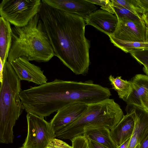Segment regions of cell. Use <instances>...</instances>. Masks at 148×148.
Segmentation results:
<instances>
[{
	"mask_svg": "<svg viewBox=\"0 0 148 148\" xmlns=\"http://www.w3.org/2000/svg\"><path fill=\"white\" fill-rule=\"evenodd\" d=\"M38 13L55 56L76 75H86L90 64V41L85 36V19L42 1Z\"/></svg>",
	"mask_w": 148,
	"mask_h": 148,
	"instance_id": "obj_1",
	"label": "cell"
},
{
	"mask_svg": "<svg viewBox=\"0 0 148 148\" xmlns=\"http://www.w3.org/2000/svg\"><path fill=\"white\" fill-rule=\"evenodd\" d=\"M55 56L53 48L39 13L27 24L12 27V40L7 61L21 57L29 61L47 62Z\"/></svg>",
	"mask_w": 148,
	"mask_h": 148,
	"instance_id": "obj_2",
	"label": "cell"
},
{
	"mask_svg": "<svg viewBox=\"0 0 148 148\" xmlns=\"http://www.w3.org/2000/svg\"><path fill=\"white\" fill-rule=\"evenodd\" d=\"M123 115L119 105L114 99H108L88 105L86 111L80 118L56 131L55 134L59 138L71 140L95 129L106 127L110 130Z\"/></svg>",
	"mask_w": 148,
	"mask_h": 148,
	"instance_id": "obj_3",
	"label": "cell"
},
{
	"mask_svg": "<svg viewBox=\"0 0 148 148\" xmlns=\"http://www.w3.org/2000/svg\"><path fill=\"white\" fill-rule=\"evenodd\" d=\"M21 80L10 63L4 64L0 88V142L12 143L13 127L24 109L20 97Z\"/></svg>",
	"mask_w": 148,
	"mask_h": 148,
	"instance_id": "obj_4",
	"label": "cell"
},
{
	"mask_svg": "<svg viewBox=\"0 0 148 148\" xmlns=\"http://www.w3.org/2000/svg\"><path fill=\"white\" fill-rule=\"evenodd\" d=\"M41 4L40 0H3L0 15L14 26L23 27L38 13Z\"/></svg>",
	"mask_w": 148,
	"mask_h": 148,
	"instance_id": "obj_5",
	"label": "cell"
},
{
	"mask_svg": "<svg viewBox=\"0 0 148 148\" xmlns=\"http://www.w3.org/2000/svg\"><path fill=\"white\" fill-rule=\"evenodd\" d=\"M27 134L23 145L24 148H46L56 137L50 123L44 118L28 113Z\"/></svg>",
	"mask_w": 148,
	"mask_h": 148,
	"instance_id": "obj_6",
	"label": "cell"
},
{
	"mask_svg": "<svg viewBox=\"0 0 148 148\" xmlns=\"http://www.w3.org/2000/svg\"><path fill=\"white\" fill-rule=\"evenodd\" d=\"M117 18L118 22L116 30L111 35L121 40L147 43L146 25L144 20Z\"/></svg>",
	"mask_w": 148,
	"mask_h": 148,
	"instance_id": "obj_7",
	"label": "cell"
},
{
	"mask_svg": "<svg viewBox=\"0 0 148 148\" xmlns=\"http://www.w3.org/2000/svg\"><path fill=\"white\" fill-rule=\"evenodd\" d=\"M21 80L27 81L40 85L47 82V79L39 66L31 63L25 57H20L10 63Z\"/></svg>",
	"mask_w": 148,
	"mask_h": 148,
	"instance_id": "obj_8",
	"label": "cell"
},
{
	"mask_svg": "<svg viewBox=\"0 0 148 148\" xmlns=\"http://www.w3.org/2000/svg\"><path fill=\"white\" fill-rule=\"evenodd\" d=\"M88 106L81 102H75L58 111L50 122L55 132L80 118L86 111Z\"/></svg>",
	"mask_w": 148,
	"mask_h": 148,
	"instance_id": "obj_9",
	"label": "cell"
},
{
	"mask_svg": "<svg viewBox=\"0 0 148 148\" xmlns=\"http://www.w3.org/2000/svg\"><path fill=\"white\" fill-rule=\"evenodd\" d=\"M51 7L69 13L77 14L85 19L97 10V7L87 0H42Z\"/></svg>",
	"mask_w": 148,
	"mask_h": 148,
	"instance_id": "obj_10",
	"label": "cell"
},
{
	"mask_svg": "<svg viewBox=\"0 0 148 148\" xmlns=\"http://www.w3.org/2000/svg\"><path fill=\"white\" fill-rule=\"evenodd\" d=\"M125 111L126 114L110 130L111 136L117 147L131 137L134 127L135 115L133 105L127 104Z\"/></svg>",
	"mask_w": 148,
	"mask_h": 148,
	"instance_id": "obj_11",
	"label": "cell"
},
{
	"mask_svg": "<svg viewBox=\"0 0 148 148\" xmlns=\"http://www.w3.org/2000/svg\"><path fill=\"white\" fill-rule=\"evenodd\" d=\"M85 20L86 25H92L108 36L114 34L118 22L115 15L101 9L92 12Z\"/></svg>",
	"mask_w": 148,
	"mask_h": 148,
	"instance_id": "obj_12",
	"label": "cell"
},
{
	"mask_svg": "<svg viewBox=\"0 0 148 148\" xmlns=\"http://www.w3.org/2000/svg\"><path fill=\"white\" fill-rule=\"evenodd\" d=\"M131 90L123 100L127 104L145 109L148 92V76L142 74L135 75L130 81Z\"/></svg>",
	"mask_w": 148,
	"mask_h": 148,
	"instance_id": "obj_13",
	"label": "cell"
},
{
	"mask_svg": "<svg viewBox=\"0 0 148 148\" xmlns=\"http://www.w3.org/2000/svg\"><path fill=\"white\" fill-rule=\"evenodd\" d=\"M133 106L135 112V123L128 148H135L148 135V110L142 107Z\"/></svg>",
	"mask_w": 148,
	"mask_h": 148,
	"instance_id": "obj_14",
	"label": "cell"
},
{
	"mask_svg": "<svg viewBox=\"0 0 148 148\" xmlns=\"http://www.w3.org/2000/svg\"><path fill=\"white\" fill-rule=\"evenodd\" d=\"M10 23L0 17V58L4 64L7 61L12 40V27Z\"/></svg>",
	"mask_w": 148,
	"mask_h": 148,
	"instance_id": "obj_15",
	"label": "cell"
},
{
	"mask_svg": "<svg viewBox=\"0 0 148 148\" xmlns=\"http://www.w3.org/2000/svg\"><path fill=\"white\" fill-rule=\"evenodd\" d=\"M88 140L93 141L108 148H116L110 135V130L106 127L90 130L84 133Z\"/></svg>",
	"mask_w": 148,
	"mask_h": 148,
	"instance_id": "obj_16",
	"label": "cell"
},
{
	"mask_svg": "<svg viewBox=\"0 0 148 148\" xmlns=\"http://www.w3.org/2000/svg\"><path fill=\"white\" fill-rule=\"evenodd\" d=\"M121 77L117 76L114 78L110 75L108 79L112 88L117 92L119 98L123 100L131 91V83L130 81L123 79Z\"/></svg>",
	"mask_w": 148,
	"mask_h": 148,
	"instance_id": "obj_17",
	"label": "cell"
},
{
	"mask_svg": "<svg viewBox=\"0 0 148 148\" xmlns=\"http://www.w3.org/2000/svg\"><path fill=\"white\" fill-rule=\"evenodd\" d=\"M111 42L116 47L125 53L137 49L148 48V43L121 40L111 35L108 36Z\"/></svg>",
	"mask_w": 148,
	"mask_h": 148,
	"instance_id": "obj_18",
	"label": "cell"
},
{
	"mask_svg": "<svg viewBox=\"0 0 148 148\" xmlns=\"http://www.w3.org/2000/svg\"><path fill=\"white\" fill-rule=\"evenodd\" d=\"M114 0L117 3L128 9L141 20H144V12L139 4L138 0Z\"/></svg>",
	"mask_w": 148,
	"mask_h": 148,
	"instance_id": "obj_19",
	"label": "cell"
},
{
	"mask_svg": "<svg viewBox=\"0 0 148 148\" xmlns=\"http://www.w3.org/2000/svg\"><path fill=\"white\" fill-rule=\"evenodd\" d=\"M115 15L117 18H125L132 20H142L128 9L111 0Z\"/></svg>",
	"mask_w": 148,
	"mask_h": 148,
	"instance_id": "obj_20",
	"label": "cell"
},
{
	"mask_svg": "<svg viewBox=\"0 0 148 148\" xmlns=\"http://www.w3.org/2000/svg\"><path fill=\"white\" fill-rule=\"evenodd\" d=\"M129 53L139 63L148 68V48L134 49Z\"/></svg>",
	"mask_w": 148,
	"mask_h": 148,
	"instance_id": "obj_21",
	"label": "cell"
},
{
	"mask_svg": "<svg viewBox=\"0 0 148 148\" xmlns=\"http://www.w3.org/2000/svg\"><path fill=\"white\" fill-rule=\"evenodd\" d=\"M70 140L73 148H89L88 139L84 134L75 137Z\"/></svg>",
	"mask_w": 148,
	"mask_h": 148,
	"instance_id": "obj_22",
	"label": "cell"
},
{
	"mask_svg": "<svg viewBox=\"0 0 148 148\" xmlns=\"http://www.w3.org/2000/svg\"><path fill=\"white\" fill-rule=\"evenodd\" d=\"M94 4L101 6V8L108 12L114 14V10L112 7V3L111 0H87Z\"/></svg>",
	"mask_w": 148,
	"mask_h": 148,
	"instance_id": "obj_23",
	"label": "cell"
},
{
	"mask_svg": "<svg viewBox=\"0 0 148 148\" xmlns=\"http://www.w3.org/2000/svg\"><path fill=\"white\" fill-rule=\"evenodd\" d=\"M46 148H73L66 143L59 139L54 138Z\"/></svg>",
	"mask_w": 148,
	"mask_h": 148,
	"instance_id": "obj_24",
	"label": "cell"
},
{
	"mask_svg": "<svg viewBox=\"0 0 148 148\" xmlns=\"http://www.w3.org/2000/svg\"><path fill=\"white\" fill-rule=\"evenodd\" d=\"M88 140L89 148H108L93 141Z\"/></svg>",
	"mask_w": 148,
	"mask_h": 148,
	"instance_id": "obj_25",
	"label": "cell"
},
{
	"mask_svg": "<svg viewBox=\"0 0 148 148\" xmlns=\"http://www.w3.org/2000/svg\"><path fill=\"white\" fill-rule=\"evenodd\" d=\"M138 1L144 12L148 11V0H138Z\"/></svg>",
	"mask_w": 148,
	"mask_h": 148,
	"instance_id": "obj_26",
	"label": "cell"
},
{
	"mask_svg": "<svg viewBox=\"0 0 148 148\" xmlns=\"http://www.w3.org/2000/svg\"><path fill=\"white\" fill-rule=\"evenodd\" d=\"M4 66V64L1 59L0 58V82L1 83L2 82L3 78Z\"/></svg>",
	"mask_w": 148,
	"mask_h": 148,
	"instance_id": "obj_27",
	"label": "cell"
},
{
	"mask_svg": "<svg viewBox=\"0 0 148 148\" xmlns=\"http://www.w3.org/2000/svg\"><path fill=\"white\" fill-rule=\"evenodd\" d=\"M131 137L127 139L121 145L117 147L116 148H128L130 142Z\"/></svg>",
	"mask_w": 148,
	"mask_h": 148,
	"instance_id": "obj_28",
	"label": "cell"
},
{
	"mask_svg": "<svg viewBox=\"0 0 148 148\" xmlns=\"http://www.w3.org/2000/svg\"><path fill=\"white\" fill-rule=\"evenodd\" d=\"M138 148H148V135L145 139L140 144Z\"/></svg>",
	"mask_w": 148,
	"mask_h": 148,
	"instance_id": "obj_29",
	"label": "cell"
},
{
	"mask_svg": "<svg viewBox=\"0 0 148 148\" xmlns=\"http://www.w3.org/2000/svg\"><path fill=\"white\" fill-rule=\"evenodd\" d=\"M143 19L146 25L148 26V11L144 12Z\"/></svg>",
	"mask_w": 148,
	"mask_h": 148,
	"instance_id": "obj_30",
	"label": "cell"
},
{
	"mask_svg": "<svg viewBox=\"0 0 148 148\" xmlns=\"http://www.w3.org/2000/svg\"><path fill=\"white\" fill-rule=\"evenodd\" d=\"M143 71L146 74V75L148 76V68L144 66L143 68Z\"/></svg>",
	"mask_w": 148,
	"mask_h": 148,
	"instance_id": "obj_31",
	"label": "cell"
},
{
	"mask_svg": "<svg viewBox=\"0 0 148 148\" xmlns=\"http://www.w3.org/2000/svg\"><path fill=\"white\" fill-rule=\"evenodd\" d=\"M145 109L148 110V92L147 95Z\"/></svg>",
	"mask_w": 148,
	"mask_h": 148,
	"instance_id": "obj_32",
	"label": "cell"
},
{
	"mask_svg": "<svg viewBox=\"0 0 148 148\" xmlns=\"http://www.w3.org/2000/svg\"><path fill=\"white\" fill-rule=\"evenodd\" d=\"M146 25V39L147 42L148 43V26Z\"/></svg>",
	"mask_w": 148,
	"mask_h": 148,
	"instance_id": "obj_33",
	"label": "cell"
},
{
	"mask_svg": "<svg viewBox=\"0 0 148 148\" xmlns=\"http://www.w3.org/2000/svg\"><path fill=\"white\" fill-rule=\"evenodd\" d=\"M24 148L23 146L22 147H19V148Z\"/></svg>",
	"mask_w": 148,
	"mask_h": 148,
	"instance_id": "obj_34",
	"label": "cell"
}]
</instances>
